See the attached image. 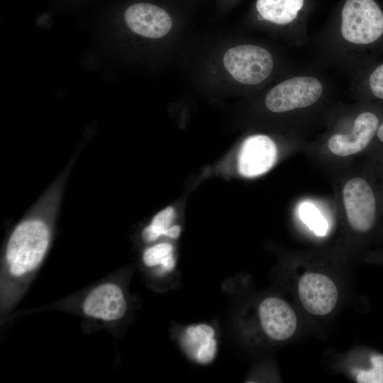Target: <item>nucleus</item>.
Wrapping results in <instances>:
<instances>
[{
  "mask_svg": "<svg viewBox=\"0 0 383 383\" xmlns=\"http://www.w3.org/2000/svg\"><path fill=\"white\" fill-rule=\"evenodd\" d=\"M369 85L372 94L383 99V64L372 72L369 78Z\"/></svg>",
  "mask_w": 383,
  "mask_h": 383,
  "instance_id": "a211bd4d",
  "label": "nucleus"
},
{
  "mask_svg": "<svg viewBox=\"0 0 383 383\" xmlns=\"http://www.w3.org/2000/svg\"><path fill=\"white\" fill-rule=\"evenodd\" d=\"M322 91L323 86L317 79L295 77L271 89L265 103L270 111L282 113L311 106L318 100Z\"/></svg>",
  "mask_w": 383,
  "mask_h": 383,
  "instance_id": "39448f33",
  "label": "nucleus"
},
{
  "mask_svg": "<svg viewBox=\"0 0 383 383\" xmlns=\"http://www.w3.org/2000/svg\"><path fill=\"white\" fill-rule=\"evenodd\" d=\"M180 231L181 229L179 226H171L166 231L165 235L172 238H176L179 235Z\"/></svg>",
  "mask_w": 383,
  "mask_h": 383,
  "instance_id": "6ab92c4d",
  "label": "nucleus"
},
{
  "mask_svg": "<svg viewBox=\"0 0 383 383\" xmlns=\"http://www.w3.org/2000/svg\"><path fill=\"white\" fill-rule=\"evenodd\" d=\"M223 65L238 82L258 84L270 75L274 62L266 49L254 45H240L226 52Z\"/></svg>",
  "mask_w": 383,
  "mask_h": 383,
  "instance_id": "20e7f679",
  "label": "nucleus"
},
{
  "mask_svg": "<svg viewBox=\"0 0 383 383\" xmlns=\"http://www.w3.org/2000/svg\"><path fill=\"white\" fill-rule=\"evenodd\" d=\"M174 211L172 207H167L157 213L151 223L142 232L143 240L146 243L156 240L160 236L165 235L166 231L173 220Z\"/></svg>",
  "mask_w": 383,
  "mask_h": 383,
  "instance_id": "2eb2a0df",
  "label": "nucleus"
},
{
  "mask_svg": "<svg viewBox=\"0 0 383 383\" xmlns=\"http://www.w3.org/2000/svg\"><path fill=\"white\" fill-rule=\"evenodd\" d=\"M214 330L206 324L190 326L187 328L182 338V345L187 354L197 362H211L216 353V341Z\"/></svg>",
  "mask_w": 383,
  "mask_h": 383,
  "instance_id": "f8f14e48",
  "label": "nucleus"
},
{
  "mask_svg": "<svg viewBox=\"0 0 383 383\" xmlns=\"http://www.w3.org/2000/svg\"><path fill=\"white\" fill-rule=\"evenodd\" d=\"M376 136L377 138V140L379 143L382 145L383 147V121L379 124L378 130L377 131Z\"/></svg>",
  "mask_w": 383,
  "mask_h": 383,
  "instance_id": "aec40b11",
  "label": "nucleus"
},
{
  "mask_svg": "<svg viewBox=\"0 0 383 383\" xmlns=\"http://www.w3.org/2000/svg\"><path fill=\"white\" fill-rule=\"evenodd\" d=\"M79 308L87 317L112 323L125 316L128 305L121 286L116 282L106 281L87 292Z\"/></svg>",
  "mask_w": 383,
  "mask_h": 383,
  "instance_id": "423d86ee",
  "label": "nucleus"
},
{
  "mask_svg": "<svg viewBox=\"0 0 383 383\" xmlns=\"http://www.w3.org/2000/svg\"><path fill=\"white\" fill-rule=\"evenodd\" d=\"M50 239V225L39 218L23 221L12 231L1 266V317L24 295L46 256Z\"/></svg>",
  "mask_w": 383,
  "mask_h": 383,
  "instance_id": "f257e3e1",
  "label": "nucleus"
},
{
  "mask_svg": "<svg viewBox=\"0 0 383 383\" xmlns=\"http://www.w3.org/2000/svg\"><path fill=\"white\" fill-rule=\"evenodd\" d=\"M371 366L356 373L358 383H383V355L375 353L370 356Z\"/></svg>",
  "mask_w": 383,
  "mask_h": 383,
  "instance_id": "f3484780",
  "label": "nucleus"
},
{
  "mask_svg": "<svg viewBox=\"0 0 383 383\" xmlns=\"http://www.w3.org/2000/svg\"><path fill=\"white\" fill-rule=\"evenodd\" d=\"M301 221L318 236L325 235L328 230V223L320 211L311 203L303 202L299 209Z\"/></svg>",
  "mask_w": 383,
  "mask_h": 383,
  "instance_id": "dca6fc26",
  "label": "nucleus"
},
{
  "mask_svg": "<svg viewBox=\"0 0 383 383\" xmlns=\"http://www.w3.org/2000/svg\"><path fill=\"white\" fill-rule=\"evenodd\" d=\"M277 148L265 135H254L243 142L238 154V170L245 177H255L268 172L275 164Z\"/></svg>",
  "mask_w": 383,
  "mask_h": 383,
  "instance_id": "6e6552de",
  "label": "nucleus"
},
{
  "mask_svg": "<svg viewBox=\"0 0 383 383\" xmlns=\"http://www.w3.org/2000/svg\"><path fill=\"white\" fill-rule=\"evenodd\" d=\"M341 18V34L351 43L370 44L383 33V13L374 0H347Z\"/></svg>",
  "mask_w": 383,
  "mask_h": 383,
  "instance_id": "f03ea898",
  "label": "nucleus"
},
{
  "mask_svg": "<svg viewBox=\"0 0 383 383\" xmlns=\"http://www.w3.org/2000/svg\"><path fill=\"white\" fill-rule=\"evenodd\" d=\"M343 200L348 223L354 231L367 233L374 229L378 202L367 179L356 177L348 180L343 189Z\"/></svg>",
  "mask_w": 383,
  "mask_h": 383,
  "instance_id": "7ed1b4c3",
  "label": "nucleus"
},
{
  "mask_svg": "<svg viewBox=\"0 0 383 383\" xmlns=\"http://www.w3.org/2000/svg\"><path fill=\"white\" fill-rule=\"evenodd\" d=\"M262 328L274 340H285L294 333L297 320L292 307L278 297H268L259 306Z\"/></svg>",
  "mask_w": 383,
  "mask_h": 383,
  "instance_id": "9b49d317",
  "label": "nucleus"
},
{
  "mask_svg": "<svg viewBox=\"0 0 383 383\" xmlns=\"http://www.w3.org/2000/svg\"><path fill=\"white\" fill-rule=\"evenodd\" d=\"M379 124L376 114L371 111L362 112L355 119L350 134H335L328 139V149L340 157L359 153L370 145L376 136Z\"/></svg>",
  "mask_w": 383,
  "mask_h": 383,
  "instance_id": "1a4fd4ad",
  "label": "nucleus"
},
{
  "mask_svg": "<svg viewBox=\"0 0 383 383\" xmlns=\"http://www.w3.org/2000/svg\"><path fill=\"white\" fill-rule=\"evenodd\" d=\"M172 251L173 247L170 243H163L152 245L144 251L143 263L149 267L160 266V273L169 272L174 267Z\"/></svg>",
  "mask_w": 383,
  "mask_h": 383,
  "instance_id": "4468645a",
  "label": "nucleus"
},
{
  "mask_svg": "<svg viewBox=\"0 0 383 383\" xmlns=\"http://www.w3.org/2000/svg\"><path fill=\"white\" fill-rule=\"evenodd\" d=\"M304 5V0H257L256 8L261 17L277 24L292 22Z\"/></svg>",
  "mask_w": 383,
  "mask_h": 383,
  "instance_id": "ddd939ff",
  "label": "nucleus"
},
{
  "mask_svg": "<svg viewBox=\"0 0 383 383\" xmlns=\"http://www.w3.org/2000/svg\"><path fill=\"white\" fill-rule=\"evenodd\" d=\"M300 301L309 313L323 316L335 308L338 299V289L333 280L325 274L308 272L299 282Z\"/></svg>",
  "mask_w": 383,
  "mask_h": 383,
  "instance_id": "0eeeda50",
  "label": "nucleus"
},
{
  "mask_svg": "<svg viewBox=\"0 0 383 383\" xmlns=\"http://www.w3.org/2000/svg\"><path fill=\"white\" fill-rule=\"evenodd\" d=\"M124 19L132 31L150 38L166 35L172 26L170 16L163 9L148 3H137L128 7Z\"/></svg>",
  "mask_w": 383,
  "mask_h": 383,
  "instance_id": "9d476101",
  "label": "nucleus"
}]
</instances>
